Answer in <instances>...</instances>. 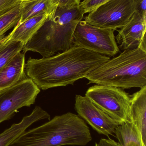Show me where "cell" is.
Masks as SVG:
<instances>
[{"mask_svg":"<svg viewBox=\"0 0 146 146\" xmlns=\"http://www.w3.org/2000/svg\"><path fill=\"white\" fill-rule=\"evenodd\" d=\"M109 56L73 45L67 50L42 59L30 57L25 73L39 89L73 85L110 60Z\"/></svg>","mask_w":146,"mask_h":146,"instance_id":"cell-1","label":"cell"},{"mask_svg":"<svg viewBox=\"0 0 146 146\" xmlns=\"http://www.w3.org/2000/svg\"><path fill=\"white\" fill-rule=\"evenodd\" d=\"M92 139L90 129L84 120L68 112L25 131L9 146H84Z\"/></svg>","mask_w":146,"mask_h":146,"instance_id":"cell-2","label":"cell"},{"mask_svg":"<svg viewBox=\"0 0 146 146\" xmlns=\"http://www.w3.org/2000/svg\"><path fill=\"white\" fill-rule=\"evenodd\" d=\"M89 83L123 89L146 86V49L126 50L89 73Z\"/></svg>","mask_w":146,"mask_h":146,"instance_id":"cell-3","label":"cell"},{"mask_svg":"<svg viewBox=\"0 0 146 146\" xmlns=\"http://www.w3.org/2000/svg\"><path fill=\"white\" fill-rule=\"evenodd\" d=\"M84 15L80 7L71 9L57 7L54 18L47 21V25L45 23L24 45L23 52L33 51L48 57L69 49L73 45L75 30Z\"/></svg>","mask_w":146,"mask_h":146,"instance_id":"cell-4","label":"cell"},{"mask_svg":"<svg viewBox=\"0 0 146 146\" xmlns=\"http://www.w3.org/2000/svg\"><path fill=\"white\" fill-rule=\"evenodd\" d=\"M85 96L119 125L131 122L130 97L122 88L97 84L87 89Z\"/></svg>","mask_w":146,"mask_h":146,"instance_id":"cell-5","label":"cell"},{"mask_svg":"<svg viewBox=\"0 0 146 146\" xmlns=\"http://www.w3.org/2000/svg\"><path fill=\"white\" fill-rule=\"evenodd\" d=\"M114 31L91 25L81 20L74 32L73 44L100 54L114 56L120 51Z\"/></svg>","mask_w":146,"mask_h":146,"instance_id":"cell-6","label":"cell"},{"mask_svg":"<svg viewBox=\"0 0 146 146\" xmlns=\"http://www.w3.org/2000/svg\"><path fill=\"white\" fill-rule=\"evenodd\" d=\"M135 12L133 0H110L88 13L84 21L91 25L115 31L125 25Z\"/></svg>","mask_w":146,"mask_h":146,"instance_id":"cell-7","label":"cell"},{"mask_svg":"<svg viewBox=\"0 0 146 146\" xmlns=\"http://www.w3.org/2000/svg\"><path fill=\"white\" fill-rule=\"evenodd\" d=\"M40 91L29 78L0 91V123L10 119L19 109L33 104Z\"/></svg>","mask_w":146,"mask_h":146,"instance_id":"cell-8","label":"cell"},{"mask_svg":"<svg viewBox=\"0 0 146 146\" xmlns=\"http://www.w3.org/2000/svg\"><path fill=\"white\" fill-rule=\"evenodd\" d=\"M75 109L78 115L98 133L113 135L119 124L85 96L76 95Z\"/></svg>","mask_w":146,"mask_h":146,"instance_id":"cell-9","label":"cell"},{"mask_svg":"<svg viewBox=\"0 0 146 146\" xmlns=\"http://www.w3.org/2000/svg\"><path fill=\"white\" fill-rule=\"evenodd\" d=\"M118 31L115 39L121 49L138 48L146 40V16L135 12L128 23Z\"/></svg>","mask_w":146,"mask_h":146,"instance_id":"cell-10","label":"cell"},{"mask_svg":"<svg viewBox=\"0 0 146 146\" xmlns=\"http://www.w3.org/2000/svg\"><path fill=\"white\" fill-rule=\"evenodd\" d=\"M44 119L50 120V116L40 106H36L31 113L24 117L21 121L13 124L0 134V146H10L32 124Z\"/></svg>","mask_w":146,"mask_h":146,"instance_id":"cell-11","label":"cell"},{"mask_svg":"<svg viewBox=\"0 0 146 146\" xmlns=\"http://www.w3.org/2000/svg\"><path fill=\"white\" fill-rule=\"evenodd\" d=\"M25 53L19 52L0 71V91L26 79Z\"/></svg>","mask_w":146,"mask_h":146,"instance_id":"cell-12","label":"cell"},{"mask_svg":"<svg viewBox=\"0 0 146 146\" xmlns=\"http://www.w3.org/2000/svg\"><path fill=\"white\" fill-rule=\"evenodd\" d=\"M130 97V117L146 145V86Z\"/></svg>","mask_w":146,"mask_h":146,"instance_id":"cell-13","label":"cell"},{"mask_svg":"<svg viewBox=\"0 0 146 146\" xmlns=\"http://www.w3.org/2000/svg\"><path fill=\"white\" fill-rule=\"evenodd\" d=\"M50 20L46 14H41L31 17L22 23L19 22L9 33L10 40L20 42L24 45L43 26Z\"/></svg>","mask_w":146,"mask_h":146,"instance_id":"cell-14","label":"cell"},{"mask_svg":"<svg viewBox=\"0 0 146 146\" xmlns=\"http://www.w3.org/2000/svg\"><path fill=\"white\" fill-rule=\"evenodd\" d=\"M57 7L52 0H21L19 23H22L31 17L41 14L47 15L50 20H51Z\"/></svg>","mask_w":146,"mask_h":146,"instance_id":"cell-15","label":"cell"},{"mask_svg":"<svg viewBox=\"0 0 146 146\" xmlns=\"http://www.w3.org/2000/svg\"><path fill=\"white\" fill-rule=\"evenodd\" d=\"M115 134L121 146H146L140 133L133 123L127 122L120 124Z\"/></svg>","mask_w":146,"mask_h":146,"instance_id":"cell-16","label":"cell"},{"mask_svg":"<svg viewBox=\"0 0 146 146\" xmlns=\"http://www.w3.org/2000/svg\"><path fill=\"white\" fill-rule=\"evenodd\" d=\"M24 44L10 40V36L0 38V71L16 54L21 52Z\"/></svg>","mask_w":146,"mask_h":146,"instance_id":"cell-17","label":"cell"},{"mask_svg":"<svg viewBox=\"0 0 146 146\" xmlns=\"http://www.w3.org/2000/svg\"><path fill=\"white\" fill-rule=\"evenodd\" d=\"M20 18V3L0 11V37L14 27Z\"/></svg>","mask_w":146,"mask_h":146,"instance_id":"cell-18","label":"cell"},{"mask_svg":"<svg viewBox=\"0 0 146 146\" xmlns=\"http://www.w3.org/2000/svg\"><path fill=\"white\" fill-rule=\"evenodd\" d=\"M110 0H83L79 7L83 13H89Z\"/></svg>","mask_w":146,"mask_h":146,"instance_id":"cell-19","label":"cell"},{"mask_svg":"<svg viewBox=\"0 0 146 146\" xmlns=\"http://www.w3.org/2000/svg\"><path fill=\"white\" fill-rule=\"evenodd\" d=\"M57 7L71 9L79 7V0H52Z\"/></svg>","mask_w":146,"mask_h":146,"instance_id":"cell-20","label":"cell"},{"mask_svg":"<svg viewBox=\"0 0 146 146\" xmlns=\"http://www.w3.org/2000/svg\"><path fill=\"white\" fill-rule=\"evenodd\" d=\"M135 12L146 16V0H133Z\"/></svg>","mask_w":146,"mask_h":146,"instance_id":"cell-21","label":"cell"},{"mask_svg":"<svg viewBox=\"0 0 146 146\" xmlns=\"http://www.w3.org/2000/svg\"><path fill=\"white\" fill-rule=\"evenodd\" d=\"M21 0H0V11L15 7L20 3Z\"/></svg>","mask_w":146,"mask_h":146,"instance_id":"cell-22","label":"cell"},{"mask_svg":"<svg viewBox=\"0 0 146 146\" xmlns=\"http://www.w3.org/2000/svg\"><path fill=\"white\" fill-rule=\"evenodd\" d=\"M95 146H121L119 142L109 138L108 139H102L98 143H96Z\"/></svg>","mask_w":146,"mask_h":146,"instance_id":"cell-23","label":"cell"},{"mask_svg":"<svg viewBox=\"0 0 146 146\" xmlns=\"http://www.w3.org/2000/svg\"><path fill=\"white\" fill-rule=\"evenodd\" d=\"M79 2L80 3L81 2V1H83V0H79Z\"/></svg>","mask_w":146,"mask_h":146,"instance_id":"cell-24","label":"cell"}]
</instances>
